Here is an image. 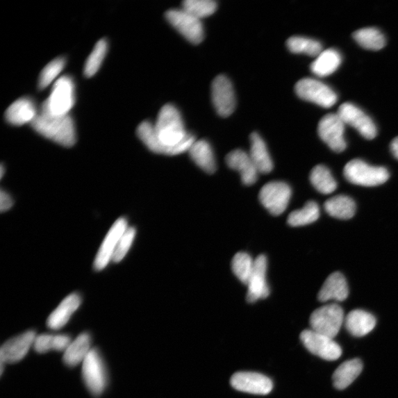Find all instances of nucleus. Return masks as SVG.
Masks as SVG:
<instances>
[{
    "mask_svg": "<svg viewBox=\"0 0 398 398\" xmlns=\"http://www.w3.org/2000/svg\"><path fill=\"white\" fill-rule=\"evenodd\" d=\"M35 338V332L28 331L7 341L0 349L1 363L14 364L25 358Z\"/></svg>",
    "mask_w": 398,
    "mask_h": 398,
    "instance_id": "nucleus-16",
    "label": "nucleus"
},
{
    "mask_svg": "<svg viewBox=\"0 0 398 398\" xmlns=\"http://www.w3.org/2000/svg\"><path fill=\"white\" fill-rule=\"evenodd\" d=\"M231 385L238 391L254 395H268L273 389L272 381L268 377L251 372L234 374L231 379Z\"/></svg>",
    "mask_w": 398,
    "mask_h": 398,
    "instance_id": "nucleus-15",
    "label": "nucleus"
},
{
    "mask_svg": "<svg viewBox=\"0 0 398 398\" xmlns=\"http://www.w3.org/2000/svg\"><path fill=\"white\" fill-rule=\"evenodd\" d=\"M299 98L315 103L323 108H331L338 100L335 92L326 84L313 78H304L295 86Z\"/></svg>",
    "mask_w": 398,
    "mask_h": 398,
    "instance_id": "nucleus-7",
    "label": "nucleus"
},
{
    "mask_svg": "<svg viewBox=\"0 0 398 398\" xmlns=\"http://www.w3.org/2000/svg\"><path fill=\"white\" fill-rule=\"evenodd\" d=\"M345 131V124L337 113L325 115L318 126L319 136L336 153H341L347 148Z\"/></svg>",
    "mask_w": 398,
    "mask_h": 398,
    "instance_id": "nucleus-11",
    "label": "nucleus"
},
{
    "mask_svg": "<svg viewBox=\"0 0 398 398\" xmlns=\"http://www.w3.org/2000/svg\"><path fill=\"white\" fill-rule=\"evenodd\" d=\"M165 17L190 42L198 44L204 38L201 19L188 13L183 9H172L166 12Z\"/></svg>",
    "mask_w": 398,
    "mask_h": 398,
    "instance_id": "nucleus-9",
    "label": "nucleus"
},
{
    "mask_svg": "<svg viewBox=\"0 0 398 398\" xmlns=\"http://www.w3.org/2000/svg\"><path fill=\"white\" fill-rule=\"evenodd\" d=\"M212 101L217 113L223 117L231 115L235 108L233 84L225 76H217L212 83Z\"/></svg>",
    "mask_w": 398,
    "mask_h": 398,
    "instance_id": "nucleus-14",
    "label": "nucleus"
},
{
    "mask_svg": "<svg viewBox=\"0 0 398 398\" xmlns=\"http://www.w3.org/2000/svg\"><path fill=\"white\" fill-rule=\"evenodd\" d=\"M81 304V298L78 294L68 295L48 317L47 325L51 330L63 329Z\"/></svg>",
    "mask_w": 398,
    "mask_h": 398,
    "instance_id": "nucleus-20",
    "label": "nucleus"
},
{
    "mask_svg": "<svg viewBox=\"0 0 398 398\" xmlns=\"http://www.w3.org/2000/svg\"><path fill=\"white\" fill-rule=\"evenodd\" d=\"M4 172H5L4 167H3V165H2V166H1V178L3 177Z\"/></svg>",
    "mask_w": 398,
    "mask_h": 398,
    "instance_id": "nucleus-41",
    "label": "nucleus"
},
{
    "mask_svg": "<svg viewBox=\"0 0 398 398\" xmlns=\"http://www.w3.org/2000/svg\"><path fill=\"white\" fill-rule=\"evenodd\" d=\"M326 212L339 219H349L353 218L356 213V203L351 198L345 195L335 196L324 203Z\"/></svg>",
    "mask_w": 398,
    "mask_h": 398,
    "instance_id": "nucleus-28",
    "label": "nucleus"
},
{
    "mask_svg": "<svg viewBox=\"0 0 398 398\" xmlns=\"http://www.w3.org/2000/svg\"><path fill=\"white\" fill-rule=\"evenodd\" d=\"M136 233L137 231L135 228L132 226L128 227L126 232L119 240V243L113 259V262L119 263L126 256L133 242H134Z\"/></svg>",
    "mask_w": 398,
    "mask_h": 398,
    "instance_id": "nucleus-37",
    "label": "nucleus"
},
{
    "mask_svg": "<svg viewBox=\"0 0 398 398\" xmlns=\"http://www.w3.org/2000/svg\"><path fill=\"white\" fill-rule=\"evenodd\" d=\"M33 348L38 354H45L51 351H56V335L42 334L36 336Z\"/></svg>",
    "mask_w": 398,
    "mask_h": 398,
    "instance_id": "nucleus-38",
    "label": "nucleus"
},
{
    "mask_svg": "<svg viewBox=\"0 0 398 398\" xmlns=\"http://www.w3.org/2000/svg\"><path fill=\"white\" fill-rule=\"evenodd\" d=\"M268 260L267 256L261 255L255 259V267L247 283V301L249 303L267 298L270 294L267 274Z\"/></svg>",
    "mask_w": 398,
    "mask_h": 398,
    "instance_id": "nucleus-17",
    "label": "nucleus"
},
{
    "mask_svg": "<svg viewBox=\"0 0 398 398\" xmlns=\"http://www.w3.org/2000/svg\"><path fill=\"white\" fill-rule=\"evenodd\" d=\"M14 201L13 199L4 190H1V194H0V210L2 213L9 210L12 206H13Z\"/></svg>",
    "mask_w": 398,
    "mask_h": 398,
    "instance_id": "nucleus-39",
    "label": "nucleus"
},
{
    "mask_svg": "<svg viewBox=\"0 0 398 398\" xmlns=\"http://www.w3.org/2000/svg\"><path fill=\"white\" fill-rule=\"evenodd\" d=\"M254 267L255 260L246 252L237 253L232 260L233 273L244 285H247Z\"/></svg>",
    "mask_w": 398,
    "mask_h": 398,
    "instance_id": "nucleus-33",
    "label": "nucleus"
},
{
    "mask_svg": "<svg viewBox=\"0 0 398 398\" xmlns=\"http://www.w3.org/2000/svg\"><path fill=\"white\" fill-rule=\"evenodd\" d=\"M363 370V364L360 359L345 361L333 373L334 387L340 390L346 389L358 378Z\"/></svg>",
    "mask_w": 398,
    "mask_h": 398,
    "instance_id": "nucleus-27",
    "label": "nucleus"
},
{
    "mask_svg": "<svg viewBox=\"0 0 398 398\" xmlns=\"http://www.w3.org/2000/svg\"><path fill=\"white\" fill-rule=\"evenodd\" d=\"M340 53L335 49L323 51L310 65V70L318 77H328L333 74L342 64Z\"/></svg>",
    "mask_w": 398,
    "mask_h": 398,
    "instance_id": "nucleus-25",
    "label": "nucleus"
},
{
    "mask_svg": "<svg viewBox=\"0 0 398 398\" xmlns=\"http://www.w3.org/2000/svg\"><path fill=\"white\" fill-rule=\"evenodd\" d=\"M348 295L349 288L345 277L340 272H334L324 283L318 298L323 303L330 300L342 301Z\"/></svg>",
    "mask_w": 398,
    "mask_h": 398,
    "instance_id": "nucleus-22",
    "label": "nucleus"
},
{
    "mask_svg": "<svg viewBox=\"0 0 398 398\" xmlns=\"http://www.w3.org/2000/svg\"><path fill=\"white\" fill-rule=\"evenodd\" d=\"M292 194V188L283 182H271L260 191L259 199L263 206L272 215L277 216L288 208Z\"/></svg>",
    "mask_w": 398,
    "mask_h": 398,
    "instance_id": "nucleus-8",
    "label": "nucleus"
},
{
    "mask_svg": "<svg viewBox=\"0 0 398 398\" xmlns=\"http://www.w3.org/2000/svg\"><path fill=\"white\" fill-rule=\"evenodd\" d=\"M300 340L308 351L327 360L340 358L342 351L332 338L313 330H306L300 334Z\"/></svg>",
    "mask_w": 398,
    "mask_h": 398,
    "instance_id": "nucleus-10",
    "label": "nucleus"
},
{
    "mask_svg": "<svg viewBox=\"0 0 398 398\" xmlns=\"http://www.w3.org/2000/svg\"><path fill=\"white\" fill-rule=\"evenodd\" d=\"M82 376L90 393L101 396L106 390L107 375L103 359L98 349H92L83 361Z\"/></svg>",
    "mask_w": 398,
    "mask_h": 398,
    "instance_id": "nucleus-6",
    "label": "nucleus"
},
{
    "mask_svg": "<svg viewBox=\"0 0 398 398\" xmlns=\"http://www.w3.org/2000/svg\"><path fill=\"white\" fill-rule=\"evenodd\" d=\"M344 322L343 309L334 304L317 309L312 313L310 318L311 330L332 339L339 333Z\"/></svg>",
    "mask_w": 398,
    "mask_h": 398,
    "instance_id": "nucleus-5",
    "label": "nucleus"
},
{
    "mask_svg": "<svg viewBox=\"0 0 398 398\" xmlns=\"http://www.w3.org/2000/svg\"><path fill=\"white\" fill-rule=\"evenodd\" d=\"M310 180L312 185L324 195L333 192L337 188V183L329 169L324 165H319L313 168Z\"/></svg>",
    "mask_w": 398,
    "mask_h": 398,
    "instance_id": "nucleus-29",
    "label": "nucleus"
},
{
    "mask_svg": "<svg viewBox=\"0 0 398 398\" xmlns=\"http://www.w3.org/2000/svg\"><path fill=\"white\" fill-rule=\"evenodd\" d=\"M75 102L74 81L69 76H63L56 81L51 95L43 103L40 112L57 116L67 115Z\"/></svg>",
    "mask_w": 398,
    "mask_h": 398,
    "instance_id": "nucleus-3",
    "label": "nucleus"
},
{
    "mask_svg": "<svg viewBox=\"0 0 398 398\" xmlns=\"http://www.w3.org/2000/svg\"><path fill=\"white\" fill-rule=\"evenodd\" d=\"M344 175L348 182L364 187L383 185L390 178L387 168L372 166L360 159L349 161L344 168Z\"/></svg>",
    "mask_w": 398,
    "mask_h": 398,
    "instance_id": "nucleus-4",
    "label": "nucleus"
},
{
    "mask_svg": "<svg viewBox=\"0 0 398 398\" xmlns=\"http://www.w3.org/2000/svg\"><path fill=\"white\" fill-rule=\"evenodd\" d=\"M390 150L395 158L398 160V137L392 140L390 144Z\"/></svg>",
    "mask_w": 398,
    "mask_h": 398,
    "instance_id": "nucleus-40",
    "label": "nucleus"
},
{
    "mask_svg": "<svg viewBox=\"0 0 398 398\" xmlns=\"http://www.w3.org/2000/svg\"><path fill=\"white\" fill-rule=\"evenodd\" d=\"M345 325L347 331L356 337L366 335L376 325V319L370 313L363 310H354L345 318Z\"/></svg>",
    "mask_w": 398,
    "mask_h": 398,
    "instance_id": "nucleus-21",
    "label": "nucleus"
},
{
    "mask_svg": "<svg viewBox=\"0 0 398 398\" xmlns=\"http://www.w3.org/2000/svg\"><path fill=\"white\" fill-rule=\"evenodd\" d=\"M320 210L317 203L308 201L305 206L288 215V224L292 226H303L315 222L320 218Z\"/></svg>",
    "mask_w": 398,
    "mask_h": 398,
    "instance_id": "nucleus-31",
    "label": "nucleus"
},
{
    "mask_svg": "<svg viewBox=\"0 0 398 398\" xmlns=\"http://www.w3.org/2000/svg\"><path fill=\"white\" fill-rule=\"evenodd\" d=\"M286 44L288 50L294 53L317 57L323 51L320 42L301 36H293L288 40Z\"/></svg>",
    "mask_w": 398,
    "mask_h": 398,
    "instance_id": "nucleus-32",
    "label": "nucleus"
},
{
    "mask_svg": "<svg viewBox=\"0 0 398 398\" xmlns=\"http://www.w3.org/2000/svg\"><path fill=\"white\" fill-rule=\"evenodd\" d=\"M107 50L108 42L106 40H101L95 44L84 66V75L90 78L96 74L103 63Z\"/></svg>",
    "mask_w": 398,
    "mask_h": 398,
    "instance_id": "nucleus-34",
    "label": "nucleus"
},
{
    "mask_svg": "<svg viewBox=\"0 0 398 398\" xmlns=\"http://www.w3.org/2000/svg\"><path fill=\"white\" fill-rule=\"evenodd\" d=\"M137 133L152 152L169 156L188 152L196 141L194 136L186 131L182 116L172 104L161 108L155 125L142 122Z\"/></svg>",
    "mask_w": 398,
    "mask_h": 398,
    "instance_id": "nucleus-1",
    "label": "nucleus"
},
{
    "mask_svg": "<svg viewBox=\"0 0 398 398\" xmlns=\"http://www.w3.org/2000/svg\"><path fill=\"white\" fill-rule=\"evenodd\" d=\"M66 60L63 57H59L47 65L41 72L38 88L42 90L49 86L51 83L58 76L65 68Z\"/></svg>",
    "mask_w": 398,
    "mask_h": 398,
    "instance_id": "nucleus-36",
    "label": "nucleus"
},
{
    "mask_svg": "<svg viewBox=\"0 0 398 398\" xmlns=\"http://www.w3.org/2000/svg\"><path fill=\"white\" fill-rule=\"evenodd\" d=\"M31 126L39 134L61 146L71 147L76 142L75 124L69 115L57 116L40 112Z\"/></svg>",
    "mask_w": 398,
    "mask_h": 398,
    "instance_id": "nucleus-2",
    "label": "nucleus"
},
{
    "mask_svg": "<svg viewBox=\"0 0 398 398\" xmlns=\"http://www.w3.org/2000/svg\"><path fill=\"white\" fill-rule=\"evenodd\" d=\"M91 337L88 333L80 334L72 342L66 349L63 356L65 364L69 367H74L83 363L91 351Z\"/></svg>",
    "mask_w": 398,
    "mask_h": 398,
    "instance_id": "nucleus-26",
    "label": "nucleus"
},
{
    "mask_svg": "<svg viewBox=\"0 0 398 398\" xmlns=\"http://www.w3.org/2000/svg\"><path fill=\"white\" fill-rule=\"evenodd\" d=\"M190 158L204 172L212 174L216 171V162L213 149L206 140H196L188 151Z\"/></svg>",
    "mask_w": 398,
    "mask_h": 398,
    "instance_id": "nucleus-24",
    "label": "nucleus"
},
{
    "mask_svg": "<svg viewBox=\"0 0 398 398\" xmlns=\"http://www.w3.org/2000/svg\"><path fill=\"white\" fill-rule=\"evenodd\" d=\"M183 9L201 19L213 15L217 9V4L213 0H185L183 3Z\"/></svg>",
    "mask_w": 398,
    "mask_h": 398,
    "instance_id": "nucleus-35",
    "label": "nucleus"
},
{
    "mask_svg": "<svg viewBox=\"0 0 398 398\" xmlns=\"http://www.w3.org/2000/svg\"><path fill=\"white\" fill-rule=\"evenodd\" d=\"M345 125L357 130L359 134L367 140H372L377 136V127L373 120L360 108L351 103H345L337 113Z\"/></svg>",
    "mask_w": 398,
    "mask_h": 398,
    "instance_id": "nucleus-12",
    "label": "nucleus"
},
{
    "mask_svg": "<svg viewBox=\"0 0 398 398\" xmlns=\"http://www.w3.org/2000/svg\"><path fill=\"white\" fill-rule=\"evenodd\" d=\"M128 227V222L125 218H120L114 223L106 235L98 254L95 257L94 267L96 270H104L113 260L119 240Z\"/></svg>",
    "mask_w": 398,
    "mask_h": 398,
    "instance_id": "nucleus-13",
    "label": "nucleus"
},
{
    "mask_svg": "<svg viewBox=\"0 0 398 398\" xmlns=\"http://www.w3.org/2000/svg\"><path fill=\"white\" fill-rule=\"evenodd\" d=\"M251 149L249 154L259 174H269L272 172L274 164L270 154L261 137L254 132L250 135Z\"/></svg>",
    "mask_w": 398,
    "mask_h": 398,
    "instance_id": "nucleus-23",
    "label": "nucleus"
},
{
    "mask_svg": "<svg viewBox=\"0 0 398 398\" xmlns=\"http://www.w3.org/2000/svg\"><path fill=\"white\" fill-rule=\"evenodd\" d=\"M226 162L229 167L240 174L244 185H251L257 182L259 172L247 152L238 149L229 153Z\"/></svg>",
    "mask_w": 398,
    "mask_h": 398,
    "instance_id": "nucleus-18",
    "label": "nucleus"
},
{
    "mask_svg": "<svg viewBox=\"0 0 398 398\" xmlns=\"http://www.w3.org/2000/svg\"><path fill=\"white\" fill-rule=\"evenodd\" d=\"M353 36L360 47L369 51H380L387 44L384 35L375 28L359 29L354 32Z\"/></svg>",
    "mask_w": 398,
    "mask_h": 398,
    "instance_id": "nucleus-30",
    "label": "nucleus"
},
{
    "mask_svg": "<svg viewBox=\"0 0 398 398\" xmlns=\"http://www.w3.org/2000/svg\"><path fill=\"white\" fill-rule=\"evenodd\" d=\"M39 113L29 98H22L12 103L6 112V119L11 125L32 124Z\"/></svg>",
    "mask_w": 398,
    "mask_h": 398,
    "instance_id": "nucleus-19",
    "label": "nucleus"
}]
</instances>
